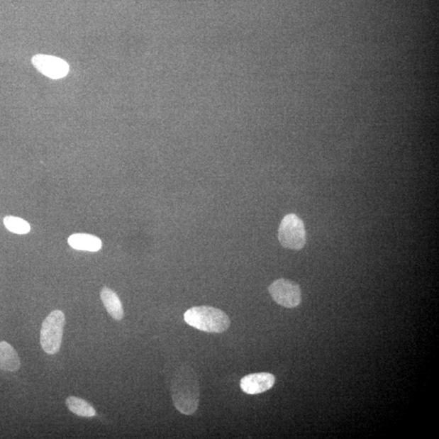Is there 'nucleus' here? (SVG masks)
<instances>
[{
    "label": "nucleus",
    "instance_id": "obj_4",
    "mask_svg": "<svg viewBox=\"0 0 439 439\" xmlns=\"http://www.w3.org/2000/svg\"><path fill=\"white\" fill-rule=\"evenodd\" d=\"M279 240L283 248L296 251L302 249L306 243L303 221L296 214L287 215L279 226Z\"/></svg>",
    "mask_w": 439,
    "mask_h": 439
},
{
    "label": "nucleus",
    "instance_id": "obj_11",
    "mask_svg": "<svg viewBox=\"0 0 439 439\" xmlns=\"http://www.w3.org/2000/svg\"><path fill=\"white\" fill-rule=\"evenodd\" d=\"M66 406L70 412L82 416V418H93L96 416V410L86 400L70 396L66 399Z\"/></svg>",
    "mask_w": 439,
    "mask_h": 439
},
{
    "label": "nucleus",
    "instance_id": "obj_3",
    "mask_svg": "<svg viewBox=\"0 0 439 439\" xmlns=\"http://www.w3.org/2000/svg\"><path fill=\"white\" fill-rule=\"evenodd\" d=\"M65 316L62 311L55 310L43 322L40 343L43 351L49 355L59 352L62 343Z\"/></svg>",
    "mask_w": 439,
    "mask_h": 439
},
{
    "label": "nucleus",
    "instance_id": "obj_1",
    "mask_svg": "<svg viewBox=\"0 0 439 439\" xmlns=\"http://www.w3.org/2000/svg\"><path fill=\"white\" fill-rule=\"evenodd\" d=\"M172 399L177 410L184 415L196 412L199 404L198 376L191 367L182 366L177 369L172 380Z\"/></svg>",
    "mask_w": 439,
    "mask_h": 439
},
{
    "label": "nucleus",
    "instance_id": "obj_7",
    "mask_svg": "<svg viewBox=\"0 0 439 439\" xmlns=\"http://www.w3.org/2000/svg\"><path fill=\"white\" fill-rule=\"evenodd\" d=\"M275 383V377L269 373H258L243 377L240 387L248 394H258L270 390Z\"/></svg>",
    "mask_w": 439,
    "mask_h": 439
},
{
    "label": "nucleus",
    "instance_id": "obj_8",
    "mask_svg": "<svg viewBox=\"0 0 439 439\" xmlns=\"http://www.w3.org/2000/svg\"><path fill=\"white\" fill-rule=\"evenodd\" d=\"M20 367L21 360L13 347L7 342H0V369L16 372Z\"/></svg>",
    "mask_w": 439,
    "mask_h": 439
},
{
    "label": "nucleus",
    "instance_id": "obj_12",
    "mask_svg": "<svg viewBox=\"0 0 439 439\" xmlns=\"http://www.w3.org/2000/svg\"><path fill=\"white\" fill-rule=\"evenodd\" d=\"M4 223L7 229L18 235H25L30 231V226L25 220L16 218V216H6L4 220Z\"/></svg>",
    "mask_w": 439,
    "mask_h": 439
},
{
    "label": "nucleus",
    "instance_id": "obj_2",
    "mask_svg": "<svg viewBox=\"0 0 439 439\" xmlns=\"http://www.w3.org/2000/svg\"><path fill=\"white\" fill-rule=\"evenodd\" d=\"M184 320L189 326L207 333H223L230 326L229 316L223 311L209 306L188 309Z\"/></svg>",
    "mask_w": 439,
    "mask_h": 439
},
{
    "label": "nucleus",
    "instance_id": "obj_5",
    "mask_svg": "<svg viewBox=\"0 0 439 439\" xmlns=\"http://www.w3.org/2000/svg\"><path fill=\"white\" fill-rule=\"evenodd\" d=\"M269 294L274 301L282 307L293 309L301 303V290L297 283L287 279H277L270 285Z\"/></svg>",
    "mask_w": 439,
    "mask_h": 439
},
{
    "label": "nucleus",
    "instance_id": "obj_9",
    "mask_svg": "<svg viewBox=\"0 0 439 439\" xmlns=\"http://www.w3.org/2000/svg\"><path fill=\"white\" fill-rule=\"evenodd\" d=\"M102 302L107 312L116 321H121L124 316L123 306L118 294L108 287H104L100 293Z\"/></svg>",
    "mask_w": 439,
    "mask_h": 439
},
{
    "label": "nucleus",
    "instance_id": "obj_10",
    "mask_svg": "<svg viewBox=\"0 0 439 439\" xmlns=\"http://www.w3.org/2000/svg\"><path fill=\"white\" fill-rule=\"evenodd\" d=\"M68 242L72 248L82 251L98 252L102 248L99 238L87 233H75L69 238Z\"/></svg>",
    "mask_w": 439,
    "mask_h": 439
},
{
    "label": "nucleus",
    "instance_id": "obj_6",
    "mask_svg": "<svg viewBox=\"0 0 439 439\" xmlns=\"http://www.w3.org/2000/svg\"><path fill=\"white\" fill-rule=\"evenodd\" d=\"M31 62L38 71L52 79H62L70 71L65 60L53 55L38 54L33 55Z\"/></svg>",
    "mask_w": 439,
    "mask_h": 439
}]
</instances>
